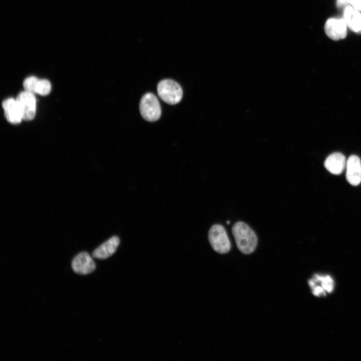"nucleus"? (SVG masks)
I'll return each instance as SVG.
<instances>
[{"label":"nucleus","instance_id":"1","mask_svg":"<svg viewBox=\"0 0 361 361\" xmlns=\"http://www.w3.org/2000/svg\"><path fill=\"white\" fill-rule=\"evenodd\" d=\"M236 246L245 254L253 253L257 246L258 239L254 231L244 222L235 223L232 228Z\"/></svg>","mask_w":361,"mask_h":361},{"label":"nucleus","instance_id":"2","mask_svg":"<svg viewBox=\"0 0 361 361\" xmlns=\"http://www.w3.org/2000/svg\"><path fill=\"white\" fill-rule=\"evenodd\" d=\"M157 91L160 98L169 105L178 104L183 97L181 87L171 79H165L160 82L157 87Z\"/></svg>","mask_w":361,"mask_h":361},{"label":"nucleus","instance_id":"3","mask_svg":"<svg viewBox=\"0 0 361 361\" xmlns=\"http://www.w3.org/2000/svg\"><path fill=\"white\" fill-rule=\"evenodd\" d=\"M209 243L213 250L220 254H226L231 248L230 241L225 227L220 225L212 226L208 233Z\"/></svg>","mask_w":361,"mask_h":361},{"label":"nucleus","instance_id":"4","mask_svg":"<svg viewBox=\"0 0 361 361\" xmlns=\"http://www.w3.org/2000/svg\"><path fill=\"white\" fill-rule=\"evenodd\" d=\"M139 111L142 117L150 122L157 121L161 115L158 100L152 93H147L143 96L140 100Z\"/></svg>","mask_w":361,"mask_h":361},{"label":"nucleus","instance_id":"5","mask_svg":"<svg viewBox=\"0 0 361 361\" xmlns=\"http://www.w3.org/2000/svg\"><path fill=\"white\" fill-rule=\"evenodd\" d=\"M16 100L22 110L23 119L25 120L33 119L36 112V99L34 93L25 90L19 94Z\"/></svg>","mask_w":361,"mask_h":361},{"label":"nucleus","instance_id":"6","mask_svg":"<svg viewBox=\"0 0 361 361\" xmlns=\"http://www.w3.org/2000/svg\"><path fill=\"white\" fill-rule=\"evenodd\" d=\"M325 30L330 38L337 41L346 37L347 25L344 19L330 18L326 23Z\"/></svg>","mask_w":361,"mask_h":361},{"label":"nucleus","instance_id":"7","mask_svg":"<svg viewBox=\"0 0 361 361\" xmlns=\"http://www.w3.org/2000/svg\"><path fill=\"white\" fill-rule=\"evenodd\" d=\"M72 268L76 273L87 275L93 272L96 266L90 255L87 252H83L73 259Z\"/></svg>","mask_w":361,"mask_h":361},{"label":"nucleus","instance_id":"8","mask_svg":"<svg viewBox=\"0 0 361 361\" xmlns=\"http://www.w3.org/2000/svg\"><path fill=\"white\" fill-rule=\"evenodd\" d=\"M346 179L353 186H358L361 183V162L360 158L355 155L349 157L347 161Z\"/></svg>","mask_w":361,"mask_h":361},{"label":"nucleus","instance_id":"9","mask_svg":"<svg viewBox=\"0 0 361 361\" xmlns=\"http://www.w3.org/2000/svg\"><path fill=\"white\" fill-rule=\"evenodd\" d=\"M2 107L6 118L10 123L17 124L23 119L22 110L16 99L9 98L4 100Z\"/></svg>","mask_w":361,"mask_h":361},{"label":"nucleus","instance_id":"10","mask_svg":"<svg viewBox=\"0 0 361 361\" xmlns=\"http://www.w3.org/2000/svg\"><path fill=\"white\" fill-rule=\"evenodd\" d=\"M347 161L344 155L339 153H335L327 158L325 167L331 173L338 175L342 174L346 168Z\"/></svg>","mask_w":361,"mask_h":361},{"label":"nucleus","instance_id":"11","mask_svg":"<svg viewBox=\"0 0 361 361\" xmlns=\"http://www.w3.org/2000/svg\"><path fill=\"white\" fill-rule=\"evenodd\" d=\"M119 244V238L117 236H113L93 251L92 256L98 259H107L116 252Z\"/></svg>","mask_w":361,"mask_h":361},{"label":"nucleus","instance_id":"12","mask_svg":"<svg viewBox=\"0 0 361 361\" xmlns=\"http://www.w3.org/2000/svg\"><path fill=\"white\" fill-rule=\"evenodd\" d=\"M353 7L348 6L344 11V19L347 26L353 32L361 34V13Z\"/></svg>","mask_w":361,"mask_h":361},{"label":"nucleus","instance_id":"13","mask_svg":"<svg viewBox=\"0 0 361 361\" xmlns=\"http://www.w3.org/2000/svg\"><path fill=\"white\" fill-rule=\"evenodd\" d=\"M309 285H317L322 287L327 293H331L334 289V281L329 275L315 274L309 282Z\"/></svg>","mask_w":361,"mask_h":361},{"label":"nucleus","instance_id":"14","mask_svg":"<svg viewBox=\"0 0 361 361\" xmlns=\"http://www.w3.org/2000/svg\"><path fill=\"white\" fill-rule=\"evenodd\" d=\"M51 86L46 79H39L37 86L36 93L43 96L48 95L51 91Z\"/></svg>","mask_w":361,"mask_h":361},{"label":"nucleus","instance_id":"15","mask_svg":"<svg viewBox=\"0 0 361 361\" xmlns=\"http://www.w3.org/2000/svg\"><path fill=\"white\" fill-rule=\"evenodd\" d=\"M39 80L34 76H31L26 78L23 83V87L25 90L33 93H36Z\"/></svg>","mask_w":361,"mask_h":361},{"label":"nucleus","instance_id":"16","mask_svg":"<svg viewBox=\"0 0 361 361\" xmlns=\"http://www.w3.org/2000/svg\"><path fill=\"white\" fill-rule=\"evenodd\" d=\"M349 2L352 7L361 11V0H349Z\"/></svg>","mask_w":361,"mask_h":361},{"label":"nucleus","instance_id":"17","mask_svg":"<svg viewBox=\"0 0 361 361\" xmlns=\"http://www.w3.org/2000/svg\"><path fill=\"white\" fill-rule=\"evenodd\" d=\"M350 4L349 0H337V6L338 8L346 7Z\"/></svg>","mask_w":361,"mask_h":361},{"label":"nucleus","instance_id":"18","mask_svg":"<svg viewBox=\"0 0 361 361\" xmlns=\"http://www.w3.org/2000/svg\"><path fill=\"white\" fill-rule=\"evenodd\" d=\"M230 223L229 221H227V225H230Z\"/></svg>","mask_w":361,"mask_h":361}]
</instances>
